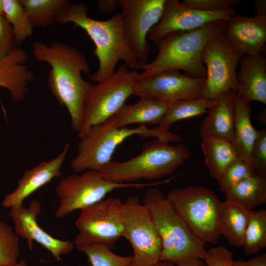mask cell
<instances>
[{"label": "cell", "instance_id": "7c38bea8", "mask_svg": "<svg viewBox=\"0 0 266 266\" xmlns=\"http://www.w3.org/2000/svg\"><path fill=\"white\" fill-rule=\"evenodd\" d=\"M240 58L230 46L224 32L207 43L201 55L206 69L202 97L213 100L230 91L237 94L236 68Z\"/></svg>", "mask_w": 266, "mask_h": 266}, {"label": "cell", "instance_id": "e575fe53", "mask_svg": "<svg viewBox=\"0 0 266 266\" xmlns=\"http://www.w3.org/2000/svg\"><path fill=\"white\" fill-rule=\"evenodd\" d=\"M233 252L220 245L207 250L202 260L206 266H233Z\"/></svg>", "mask_w": 266, "mask_h": 266}, {"label": "cell", "instance_id": "74e56055", "mask_svg": "<svg viewBox=\"0 0 266 266\" xmlns=\"http://www.w3.org/2000/svg\"><path fill=\"white\" fill-rule=\"evenodd\" d=\"M233 266H266V253L247 261L240 259L233 261Z\"/></svg>", "mask_w": 266, "mask_h": 266}, {"label": "cell", "instance_id": "30bf717a", "mask_svg": "<svg viewBox=\"0 0 266 266\" xmlns=\"http://www.w3.org/2000/svg\"><path fill=\"white\" fill-rule=\"evenodd\" d=\"M122 219L123 236L133 251L130 266H152L161 261V236L138 197L131 196L123 202Z\"/></svg>", "mask_w": 266, "mask_h": 266}, {"label": "cell", "instance_id": "5bb4252c", "mask_svg": "<svg viewBox=\"0 0 266 266\" xmlns=\"http://www.w3.org/2000/svg\"><path fill=\"white\" fill-rule=\"evenodd\" d=\"M205 78L177 70L164 71L138 81L133 95L140 99L172 102L202 97Z\"/></svg>", "mask_w": 266, "mask_h": 266}, {"label": "cell", "instance_id": "44dd1931", "mask_svg": "<svg viewBox=\"0 0 266 266\" xmlns=\"http://www.w3.org/2000/svg\"><path fill=\"white\" fill-rule=\"evenodd\" d=\"M237 71L238 90L236 95L249 101H258L266 104V59L259 54L242 56Z\"/></svg>", "mask_w": 266, "mask_h": 266}, {"label": "cell", "instance_id": "7a4b0ae2", "mask_svg": "<svg viewBox=\"0 0 266 266\" xmlns=\"http://www.w3.org/2000/svg\"><path fill=\"white\" fill-rule=\"evenodd\" d=\"M87 11L85 3L70 2L60 12L56 21L60 24L74 23L83 29L94 43L93 54L99 61V66L89 75L90 80L99 83L106 79L115 72L120 60L132 69H141L142 65L127 41L121 13L106 20H98L89 17Z\"/></svg>", "mask_w": 266, "mask_h": 266}, {"label": "cell", "instance_id": "8fae6325", "mask_svg": "<svg viewBox=\"0 0 266 266\" xmlns=\"http://www.w3.org/2000/svg\"><path fill=\"white\" fill-rule=\"evenodd\" d=\"M123 205L120 199L109 197L81 209L75 222L78 233L74 245L97 243L113 248L123 236Z\"/></svg>", "mask_w": 266, "mask_h": 266}, {"label": "cell", "instance_id": "8992f818", "mask_svg": "<svg viewBox=\"0 0 266 266\" xmlns=\"http://www.w3.org/2000/svg\"><path fill=\"white\" fill-rule=\"evenodd\" d=\"M191 155L183 144L173 146L156 139L144 144L136 156L123 162L112 161L100 172L106 179L119 183L154 180L174 172Z\"/></svg>", "mask_w": 266, "mask_h": 266}, {"label": "cell", "instance_id": "3957f363", "mask_svg": "<svg viewBox=\"0 0 266 266\" xmlns=\"http://www.w3.org/2000/svg\"><path fill=\"white\" fill-rule=\"evenodd\" d=\"M227 22L214 21L197 29L172 32L162 36L155 43L157 56L142 67L144 71L139 73V80L168 70H182L190 76L205 78L202 51L212 38L224 32Z\"/></svg>", "mask_w": 266, "mask_h": 266}, {"label": "cell", "instance_id": "52a82bcc", "mask_svg": "<svg viewBox=\"0 0 266 266\" xmlns=\"http://www.w3.org/2000/svg\"><path fill=\"white\" fill-rule=\"evenodd\" d=\"M125 64L106 79L91 84L84 104L81 128L79 138L83 136L92 127L102 124L114 115L133 95L139 81L137 70H129Z\"/></svg>", "mask_w": 266, "mask_h": 266}, {"label": "cell", "instance_id": "e0dca14e", "mask_svg": "<svg viewBox=\"0 0 266 266\" xmlns=\"http://www.w3.org/2000/svg\"><path fill=\"white\" fill-rule=\"evenodd\" d=\"M224 34L230 46L241 57L261 54L266 42V17L234 14L227 22Z\"/></svg>", "mask_w": 266, "mask_h": 266}, {"label": "cell", "instance_id": "b9f144b4", "mask_svg": "<svg viewBox=\"0 0 266 266\" xmlns=\"http://www.w3.org/2000/svg\"><path fill=\"white\" fill-rule=\"evenodd\" d=\"M257 119L262 126L266 124V109H264L257 116Z\"/></svg>", "mask_w": 266, "mask_h": 266}, {"label": "cell", "instance_id": "2e32d148", "mask_svg": "<svg viewBox=\"0 0 266 266\" xmlns=\"http://www.w3.org/2000/svg\"><path fill=\"white\" fill-rule=\"evenodd\" d=\"M41 210L39 202L35 200L32 201L27 208L23 205L11 207L9 215L14 225L15 233L27 239L30 251L33 248V241H35L60 261L61 256L69 253L75 245L70 241L54 238L39 226L37 217Z\"/></svg>", "mask_w": 266, "mask_h": 266}, {"label": "cell", "instance_id": "8d00e7d4", "mask_svg": "<svg viewBox=\"0 0 266 266\" xmlns=\"http://www.w3.org/2000/svg\"><path fill=\"white\" fill-rule=\"evenodd\" d=\"M14 43L15 41L11 26L4 15L0 17V60L16 47Z\"/></svg>", "mask_w": 266, "mask_h": 266}, {"label": "cell", "instance_id": "5b68a950", "mask_svg": "<svg viewBox=\"0 0 266 266\" xmlns=\"http://www.w3.org/2000/svg\"><path fill=\"white\" fill-rule=\"evenodd\" d=\"M134 135H138L142 139L153 137L169 142L181 140L178 134L162 132L154 128L148 129L146 125L132 129L117 128L111 117L105 122L91 127L80 138L77 153L71 161V169L75 173L86 170L100 171L112 161L117 146Z\"/></svg>", "mask_w": 266, "mask_h": 266}, {"label": "cell", "instance_id": "cb8c5ba5", "mask_svg": "<svg viewBox=\"0 0 266 266\" xmlns=\"http://www.w3.org/2000/svg\"><path fill=\"white\" fill-rule=\"evenodd\" d=\"M166 100L140 99L132 104H125L112 117L117 128L137 123L159 125L168 107Z\"/></svg>", "mask_w": 266, "mask_h": 266}, {"label": "cell", "instance_id": "603a6c76", "mask_svg": "<svg viewBox=\"0 0 266 266\" xmlns=\"http://www.w3.org/2000/svg\"><path fill=\"white\" fill-rule=\"evenodd\" d=\"M252 209L232 199L222 202L219 232L228 243L235 247L242 246L245 231Z\"/></svg>", "mask_w": 266, "mask_h": 266}, {"label": "cell", "instance_id": "4dcf8cb0", "mask_svg": "<svg viewBox=\"0 0 266 266\" xmlns=\"http://www.w3.org/2000/svg\"><path fill=\"white\" fill-rule=\"evenodd\" d=\"M76 249L85 253L92 266H130L132 256H121L102 243H92L75 245Z\"/></svg>", "mask_w": 266, "mask_h": 266}, {"label": "cell", "instance_id": "83f0119b", "mask_svg": "<svg viewBox=\"0 0 266 266\" xmlns=\"http://www.w3.org/2000/svg\"><path fill=\"white\" fill-rule=\"evenodd\" d=\"M33 26L46 27L55 21L68 0H19Z\"/></svg>", "mask_w": 266, "mask_h": 266}, {"label": "cell", "instance_id": "ffe728a7", "mask_svg": "<svg viewBox=\"0 0 266 266\" xmlns=\"http://www.w3.org/2000/svg\"><path fill=\"white\" fill-rule=\"evenodd\" d=\"M236 94L225 93L214 100L208 115L200 127L201 137L212 136L231 142L234 132Z\"/></svg>", "mask_w": 266, "mask_h": 266}, {"label": "cell", "instance_id": "ab89813d", "mask_svg": "<svg viewBox=\"0 0 266 266\" xmlns=\"http://www.w3.org/2000/svg\"><path fill=\"white\" fill-rule=\"evenodd\" d=\"M253 2L256 15L266 17V0H254Z\"/></svg>", "mask_w": 266, "mask_h": 266}, {"label": "cell", "instance_id": "4fadbf2b", "mask_svg": "<svg viewBox=\"0 0 266 266\" xmlns=\"http://www.w3.org/2000/svg\"><path fill=\"white\" fill-rule=\"evenodd\" d=\"M165 0H117L122 9L125 36L142 67L150 53L146 39L150 30L161 17ZM141 68V69H142Z\"/></svg>", "mask_w": 266, "mask_h": 266}, {"label": "cell", "instance_id": "484cf974", "mask_svg": "<svg viewBox=\"0 0 266 266\" xmlns=\"http://www.w3.org/2000/svg\"><path fill=\"white\" fill-rule=\"evenodd\" d=\"M224 193L252 210L266 203V178L255 172Z\"/></svg>", "mask_w": 266, "mask_h": 266}, {"label": "cell", "instance_id": "ba28073f", "mask_svg": "<svg viewBox=\"0 0 266 266\" xmlns=\"http://www.w3.org/2000/svg\"><path fill=\"white\" fill-rule=\"evenodd\" d=\"M166 197L193 233L205 244L217 243L222 201L210 189L191 185L170 191Z\"/></svg>", "mask_w": 266, "mask_h": 266}, {"label": "cell", "instance_id": "7bdbcfd3", "mask_svg": "<svg viewBox=\"0 0 266 266\" xmlns=\"http://www.w3.org/2000/svg\"><path fill=\"white\" fill-rule=\"evenodd\" d=\"M174 265L165 261H160L152 266H174Z\"/></svg>", "mask_w": 266, "mask_h": 266}, {"label": "cell", "instance_id": "f6af8a7d", "mask_svg": "<svg viewBox=\"0 0 266 266\" xmlns=\"http://www.w3.org/2000/svg\"><path fill=\"white\" fill-rule=\"evenodd\" d=\"M4 16L3 7L2 0H0V17Z\"/></svg>", "mask_w": 266, "mask_h": 266}, {"label": "cell", "instance_id": "d6a6232c", "mask_svg": "<svg viewBox=\"0 0 266 266\" xmlns=\"http://www.w3.org/2000/svg\"><path fill=\"white\" fill-rule=\"evenodd\" d=\"M254 173L251 166L236 158L227 166L218 181L220 189L224 193Z\"/></svg>", "mask_w": 266, "mask_h": 266}, {"label": "cell", "instance_id": "60d3db41", "mask_svg": "<svg viewBox=\"0 0 266 266\" xmlns=\"http://www.w3.org/2000/svg\"><path fill=\"white\" fill-rule=\"evenodd\" d=\"M174 266H206V265L200 258H192L174 265Z\"/></svg>", "mask_w": 266, "mask_h": 266}, {"label": "cell", "instance_id": "4316f807", "mask_svg": "<svg viewBox=\"0 0 266 266\" xmlns=\"http://www.w3.org/2000/svg\"><path fill=\"white\" fill-rule=\"evenodd\" d=\"M213 100L203 97L169 102L162 121L154 128L162 132H169L173 123L207 112Z\"/></svg>", "mask_w": 266, "mask_h": 266}, {"label": "cell", "instance_id": "836d02e7", "mask_svg": "<svg viewBox=\"0 0 266 266\" xmlns=\"http://www.w3.org/2000/svg\"><path fill=\"white\" fill-rule=\"evenodd\" d=\"M251 159L255 172L266 178V128L258 131Z\"/></svg>", "mask_w": 266, "mask_h": 266}, {"label": "cell", "instance_id": "f546056e", "mask_svg": "<svg viewBox=\"0 0 266 266\" xmlns=\"http://www.w3.org/2000/svg\"><path fill=\"white\" fill-rule=\"evenodd\" d=\"M4 15L10 24L15 43L21 44L33 33L32 25L19 0H2Z\"/></svg>", "mask_w": 266, "mask_h": 266}, {"label": "cell", "instance_id": "7402d4cb", "mask_svg": "<svg viewBox=\"0 0 266 266\" xmlns=\"http://www.w3.org/2000/svg\"><path fill=\"white\" fill-rule=\"evenodd\" d=\"M250 102L236 95L234 132L231 143L237 158L253 167L251 153L258 130L253 127L251 121Z\"/></svg>", "mask_w": 266, "mask_h": 266}, {"label": "cell", "instance_id": "d6986e66", "mask_svg": "<svg viewBox=\"0 0 266 266\" xmlns=\"http://www.w3.org/2000/svg\"><path fill=\"white\" fill-rule=\"evenodd\" d=\"M27 60L26 52L15 47L0 60V87L7 89L15 101L26 98L29 83L34 79L33 72L25 65Z\"/></svg>", "mask_w": 266, "mask_h": 266}, {"label": "cell", "instance_id": "d4e9b609", "mask_svg": "<svg viewBox=\"0 0 266 266\" xmlns=\"http://www.w3.org/2000/svg\"><path fill=\"white\" fill-rule=\"evenodd\" d=\"M200 144L205 163L211 177L217 182L229 164L237 158L235 150L230 141L224 139L205 136Z\"/></svg>", "mask_w": 266, "mask_h": 266}, {"label": "cell", "instance_id": "1f68e13d", "mask_svg": "<svg viewBox=\"0 0 266 266\" xmlns=\"http://www.w3.org/2000/svg\"><path fill=\"white\" fill-rule=\"evenodd\" d=\"M19 240L11 227L0 222V266H8L17 263L20 254Z\"/></svg>", "mask_w": 266, "mask_h": 266}, {"label": "cell", "instance_id": "9a60e30c", "mask_svg": "<svg viewBox=\"0 0 266 266\" xmlns=\"http://www.w3.org/2000/svg\"><path fill=\"white\" fill-rule=\"evenodd\" d=\"M234 14V8L203 11L187 6L178 0H165L160 21L148 35L152 42L156 43L167 33L194 30L214 21H228Z\"/></svg>", "mask_w": 266, "mask_h": 266}, {"label": "cell", "instance_id": "f35d334b", "mask_svg": "<svg viewBox=\"0 0 266 266\" xmlns=\"http://www.w3.org/2000/svg\"><path fill=\"white\" fill-rule=\"evenodd\" d=\"M97 4L100 10L106 13L113 12L118 7L117 0H99Z\"/></svg>", "mask_w": 266, "mask_h": 266}, {"label": "cell", "instance_id": "f1b7e54d", "mask_svg": "<svg viewBox=\"0 0 266 266\" xmlns=\"http://www.w3.org/2000/svg\"><path fill=\"white\" fill-rule=\"evenodd\" d=\"M242 246L247 254H255L266 247V210L252 211Z\"/></svg>", "mask_w": 266, "mask_h": 266}, {"label": "cell", "instance_id": "6da1fadb", "mask_svg": "<svg viewBox=\"0 0 266 266\" xmlns=\"http://www.w3.org/2000/svg\"><path fill=\"white\" fill-rule=\"evenodd\" d=\"M33 57L38 62L47 63L51 67L48 77L51 92L69 114L72 129L80 131L83 120L85 97L91 85L84 80L81 73H90L85 56L77 48L62 42L48 46L36 41L33 45Z\"/></svg>", "mask_w": 266, "mask_h": 266}, {"label": "cell", "instance_id": "d590c367", "mask_svg": "<svg viewBox=\"0 0 266 266\" xmlns=\"http://www.w3.org/2000/svg\"><path fill=\"white\" fill-rule=\"evenodd\" d=\"M238 0H183L181 2L188 7L203 11H216L233 8Z\"/></svg>", "mask_w": 266, "mask_h": 266}, {"label": "cell", "instance_id": "ac0fdd59", "mask_svg": "<svg viewBox=\"0 0 266 266\" xmlns=\"http://www.w3.org/2000/svg\"><path fill=\"white\" fill-rule=\"evenodd\" d=\"M69 147L70 144H66L56 158L42 161L25 171L15 190L5 196L2 205L6 208L22 205L24 200L32 193L53 178L61 177V168Z\"/></svg>", "mask_w": 266, "mask_h": 266}, {"label": "cell", "instance_id": "ee69618b", "mask_svg": "<svg viewBox=\"0 0 266 266\" xmlns=\"http://www.w3.org/2000/svg\"><path fill=\"white\" fill-rule=\"evenodd\" d=\"M8 266H27V263L25 260H22L19 262Z\"/></svg>", "mask_w": 266, "mask_h": 266}, {"label": "cell", "instance_id": "277c9868", "mask_svg": "<svg viewBox=\"0 0 266 266\" xmlns=\"http://www.w3.org/2000/svg\"><path fill=\"white\" fill-rule=\"evenodd\" d=\"M143 204L162 239L161 261L176 265L192 258L203 259L207 250L205 244L193 233L161 191L149 189Z\"/></svg>", "mask_w": 266, "mask_h": 266}, {"label": "cell", "instance_id": "9c48e42d", "mask_svg": "<svg viewBox=\"0 0 266 266\" xmlns=\"http://www.w3.org/2000/svg\"><path fill=\"white\" fill-rule=\"evenodd\" d=\"M160 183H119L106 179L99 171L72 173L62 179L55 188L59 204L54 217L61 218L74 210L92 205L104 199L108 194L117 189L142 188Z\"/></svg>", "mask_w": 266, "mask_h": 266}]
</instances>
